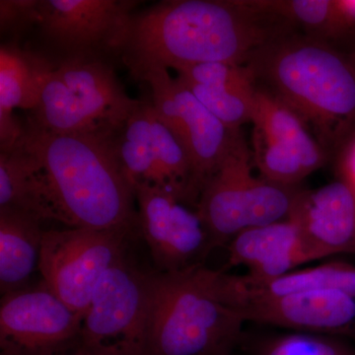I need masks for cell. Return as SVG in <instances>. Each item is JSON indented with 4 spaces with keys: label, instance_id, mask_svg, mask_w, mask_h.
Wrapping results in <instances>:
<instances>
[{
    "label": "cell",
    "instance_id": "cb8c5ba5",
    "mask_svg": "<svg viewBox=\"0 0 355 355\" xmlns=\"http://www.w3.org/2000/svg\"><path fill=\"white\" fill-rule=\"evenodd\" d=\"M177 80L188 88L210 113L230 130L240 132L244 123L251 121L257 84L240 87L211 88L184 83L178 78Z\"/></svg>",
    "mask_w": 355,
    "mask_h": 355
},
{
    "label": "cell",
    "instance_id": "4fadbf2b",
    "mask_svg": "<svg viewBox=\"0 0 355 355\" xmlns=\"http://www.w3.org/2000/svg\"><path fill=\"white\" fill-rule=\"evenodd\" d=\"M135 193L139 231L155 270L180 272L203 266L214 247L198 210L151 184H139Z\"/></svg>",
    "mask_w": 355,
    "mask_h": 355
},
{
    "label": "cell",
    "instance_id": "6da1fadb",
    "mask_svg": "<svg viewBox=\"0 0 355 355\" xmlns=\"http://www.w3.org/2000/svg\"><path fill=\"white\" fill-rule=\"evenodd\" d=\"M289 22L253 0H168L135 14L123 60L137 78L146 70L205 62L246 65Z\"/></svg>",
    "mask_w": 355,
    "mask_h": 355
},
{
    "label": "cell",
    "instance_id": "5b68a950",
    "mask_svg": "<svg viewBox=\"0 0 355 355\" xmlns=\"http://www.w3.org/2000/svg\"><path fill=\"white\" fill-rule=\"evenodd\" d=\"M141 103L128 97L105 60L64 58L51 70L29 121L60 135L116 132Z\"/></svg>",
    "mask_w": 355,
    "mask_h": 355
},
{
    "label": "cell",
    "instance_id": "ac0fdd59",
    "mask_svg": "<svg viewBox=\"0 0 355 355\" xmlns=\"http://www.w3.org/2000/svg\"><path fill=\"white\" fill-rule=\"evenodd\" d=\"M48 58L15 44L0 48V114L38 106L46 79L55 69Z\"/></svg>",
    "mask_w": 355,
    "mask_h": 355
},
{
    "label": "cell",
    "instance_id": "d6986e66",
    "mask_svg": "<svg viewBox=\"0 0 355 355\" xmlns=\"http://www.w3.org/2000/svg\"><path fill=\"white\" fill-rule=\"evenodd\" d=\"M238 291L258 295H282L291 292L324 289L342 292L355 299V266L331 261L310 268H299L268 282H258L246 275H233Z\"/></svg>",
    "mask_w": 355,
    "mask_h": 355
},
{
    "label": "cell",
    "instance_id": "277c9868",
    "mask_svg": "<svg viewBox=\"0 0 355 355\" xmlns=\"http://www.w3.org/2000/svg\"><path fill=\"white\" fill-rule=\"evenodd\" d=\"M245 323L222 299L216 270H153L142 355H234Z\"/></svg>",
    "mask_w": 355,
    "mask_h": 355
},
{
    "label": "cell",
    "instance_id": "f546056e",
    "mask_svg": "<svg viewBox=\"0 0 355 355\" xmlns=\"http://www.w3.org/2000/svg\"><path fill=\"white\" fill-rule=\"evenodd\" d=\"M352 57H354V60H355V53H354V55H352Z\"/></svg>",
    "mask_w": 355,
    "mask_h": 355
},
{
    "label": "cell",
    "instance_id": "4316f807",
    "mask_svg": "<svg viewBox=\"0 0 355 355\" xmlns=\"http://www.w3.org/2000/svg\"><path fill=\"white\" fill-rule=\"evenodd\" d=\"M338 180L355 191V130L336 151Z\"/></svg>",
    "mask_w": 355,
    "mask_h": 355
},
{
    "label": "cell",
    "instance_id": "d4e9b609",
    "mask_svg": "<svg viewBox=\"0 0 355 355\" xmlns=\"http://www.w3.org/2000/svg\"><path fill=\"white\" fill-rule=\"evenodd\" d=\"M178 79L187 83L212 88L240 87L256 84L247 65L230 62H205L176 70Z\"/></svg>",
    "mask_w": 355,
    "mask_h": 355
},
{
    "label": "cell",
    "instance_id": "5bb4252c",
    "mask_svg": "<svg viewBox=\"0 0 355 355\" xmlns=\"http://www.w3.org/2000/svg\"><path fill=\"white\" fill-rule=\"evenodd\" d=\"M226 268L244 266L254 282L277 279L299 266L324 260L293 219L246 229L229 244Z\"/></svg>",
    "mask_w": 355,
    "mask_h": 355
},
{
    "label": "cell",
    "instance_id": "8fae6325",
    "mask_svg": "<svg viewBox=\"0 0 355 355\" xmlns=\"http://www.w3.org/2000/svg\"><path fill=\"white\" fill-rule=\"evenodd\" d=\"M139 1L41 0L38 25L49 43L65 58L103 60L123 53Z\"/></svg>",
    "mask_w": 355,
    "mask_h": 355
},
{
    "label": "cell",
    "instance_id": "9c48e42d",
    "mask_svg": "<svg viewBox=\"0 0 355 355\" xmlns=\"http://www.w3.org/2000/svg\"><path fill=\"white\" fill-rule=\"evenodd\" d=\"M151 273L125 254L102 275L84 315L83 345L142 355Z\"/></svg>",
    "mask_w": 355,
    "mask_h": 355
},
{
    "label": "cell",
    "instance_id": "ba28073f",
    "mask_svg": "<svg viewBox=\"0 0 355 355\" xmlns=\"http://www.w3.org/2000/svg\"><path fill=\"white\" fill-rule=\"evenodd\" d=\"M137 79L148 84L156 114L188 153L200 198L205 184L220 167L241 132L226 127L188 88L173 78L169 70H146Z\"/></svg>",
    "mask_w": 355,
    "mask_h": 355
},
{
    "label": "cell",
    "instance_id": "e0dca14e",
    "mask_svg": "<svg viewBox=\"0 0 355 355\" xmlns=\"http://www.w3.org/2000/svg\"><path fill=\"white\" fill-rule=\"evenodd\" d=\"M251 123L254 139L289 149L304 160L311 172L324 166L328 153L308 132L302 120L266 89L257 85Z\"/></svg>",
    "mask_w": 355,
    "mask_h": 355
},
{
    "label": "cell",
    "instance_id": "83f0119b",
    "mask_svg": "<svg viewBox=\"0 0 355 355\" xmlns=\"http://www.w3.org/2000/svg\"><path fill=\"white\" fill-rule=\"evenodd\" d=\"M53 355H128L118 347H88L83 343L76 349Z\"/></svg>",
    "mask_w": 355,
    "mask_h": 355
},
{
    "label": "cell",
    "instance_id": "7c38bea8",
    "mask_svg": "<svg viewBox=\"0 0 355 355\" xmlns=\"http://www.w3.org/2000/svg\"><path fill=\"white\" fill-rule=\"evenodd\" d=\"M223 291L246 322L355 343V299L342 292L311 289L282 295L249 294L233 286L229 273L223 277Z\"/></svg>",
    "mask_w": 355,
    "mask_h": 355
},
{
    "label": "cell",
    "instance_id": "3957f363",
    "mask_svg": "<svg viewBox=\"0 0 355 355\" xmlns=\"http://www.w3.org/2000/svg\"><path fill=\"white\" fill-rule=\"evenodd\" d=\"M256 83L312 128L327 153L355 130V60L330 43L287 34L248 60Z\"/></svg>",
    "mask_w": 355,
    "mask_h": 355
},
{
    "label": "cell",
    "instance_id": "7a4b0ae2",
    "mask_svg": "<svg viewBox=\"0 0 355 355\" xmlns=\"http://www.w3.org/2000/svg\"><path fill=\"white\" fill-rule=\"evenodd\" d=\"M116 132L60 135L28 121L16 146L34 165L46 220L69 228H139L135 189L116 153Z\"/></svg>",
    "mask_w": 355,
    "mask_h": 355
},
{
    "label": "cell",
    "instance_id": "603a6c76",
    "mask_svg": "<svg viewBox=\"0 0 355 355\" xmlns=\"http://www.w3.org/2000/svg\"><path fill=\"white\" fill-rule=\"evenodd\" d=\"M250 355H355V343L335 336L289 331L246 343Z\"/></svg>",
    "mask_w": 355,
    "mask_h": 355
},
{
    "label": "cell",
    "instance_id": "44dd1931",
    "mask_svg": "<svg viewBox=\"0 0 355 355\" xmlns=\"http://www.w3.org/2000/svg\"><path fill=\"white\" fill-rule=\"evenodd\" d=\"M12 210L46 221L43 200L31 159L16 146L0 153V211Z\"/></svg>",
    "mask_w": 355,
    "mask_h": 355
},
{
    "label": "cell",
    "instance_id": "f1b7e54d",
    "mask_svg": "<svg viewBox=\"0 0 355 355\" xmlns=\"http://www.w3.org/2000/svg\"><path fill=\"white\" fill-rule=\"evenodd\" d=\"M336 8L349 31L355 28V0H335Z\"/></svg>",
    "mask_w": 355,
    "mask_h": 355
},
{
    "label": "cell",
    "instance_id": "2e32d148",
    "mask_svg": "<svg viewBox=\"0 0 355 355\" xmlns=\"http://www.w3.org/2000/svg\"><path fill=\"white\" fill-rule=\"evenodd\" d=\"M36 217L12 210L0 211L1 296L31 286L39 270L44 231Z\"/></svg>",
    "mask_w": 355,
    "mask_h": 355
},
{
    "label": "cell",
    "instance_id": "9a60e30c",
    "mask_svg": "<svg viewBox=\"0 0 355 355\" xmlns=\"http://www.w3.org/2000/svg\"><path fill=\"white\" fill-rule=\"evenodd\" d=\"M288 218L324 259L355 254V191L340 180L316 190L300 189Z\"/></svg>",
    "mask_w": 355,
    "mask_h": 355
},
{
    "label": "cell",
    "instance_id": "30bf717a",
    "mask_svg": "<svg viewBox=\"0 0 355 355\" xmlns=\"http://www.w3.org/2000/svg\"><path fill=\"white\" fill-rule=\"evenodd\" d=\"M83 318L43 279L1 296V355H53L76 349L81 343Z\"/></svg>",
    "mask_w": 355,
    "mask_h": 355
},
{
    "label": "cell",
    "instance_id": "7402d4cb",
    "mask_svg": "<svg viewBox=\"0 0 355 355\" xmlns=\"http://www.w3.org/2000/svg\"><path fill=\"white\" fill-rule=\"evenodd\" d=\"M261 10L301 26L310 38L329 42L349 33L335 0H254Z\"/></svg>",
    "mask_w": 355,
    "mask_h": 355
},
{
    "label": "cell",
    "instance_id": "52a82bcc",
    "mask_svg": "<svg viewBox=\"0 0 355 355\" xmlns=\"http://www.w3.org/2000/svg\"><path fill=\"white\" fill-rule=\"evenodd\" d=\"M135 227L44 231L39 272L46 286L85 315L102 275L127 254Z\"/></svg>",
    "mask_w": 355,
    "mask_h": 355
},
{
    "label": "cell",
    "instance_id": "484cf974",
    "mask_svg": "<svg viewBox=\"0 0 355 355\" xmlns=\"http://www.w3.org/2000/svg\"><path fill=\"white\" fill-rule=\"evenodd\" d=\"M41 0H1V33L21 34L28 28L38 25Z\"/></svg>",
    "mask_w": 355,
    "mask_h": 355
},
{
    "label": "cell",
    "instance_id": "ffe728a7",
    "mask_svg": "<svg viewBox=\"0 0 355 355\" xmlns=\"http://www.w3.org/2000/svg\"><path fill=\"white\" fill-rule=\"evenodd\" d=\"M114 144L133 189L139 184H151L164 190L151 135L149 102H142L128 116L116 133Z\"/></svg>",
    "mask_w": 355,
    "mask_h": 355
},
{
    "label": "cell",
    "instance_id": "8992f818",
    "mask_svg": "<svg viewBox=\"0 0 355 355\" xmlns=\"http://www.w3.org/2000/svg\"><path fill=\"white\" fill-rule=\"evenodd\" d=\"M298 191L254 176L241 135L205 184L197 210L214 247L225 246L246 229L288 218Z\"/></svg>",
    "mask_w": 355,
    "mask_h": 355
}]
</instances>
